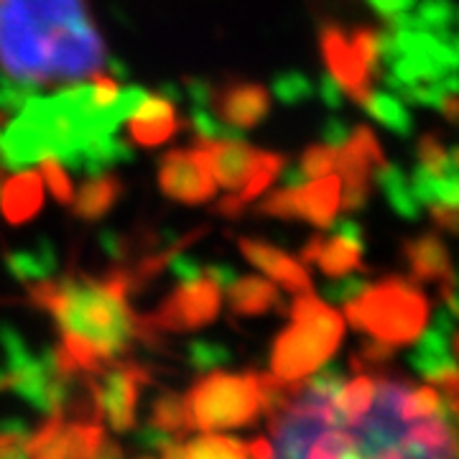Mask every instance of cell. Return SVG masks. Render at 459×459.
<instances>
[{
	"label": "cell",
	"instance_id": "57",
	"mask_svg": "<svg viewBox=\"0 0 459 459\" xmlns=\"http://www.w3.org/2000/svg\"><path fill=\"white\" fill-rule=\"evenodd\" d=\"M3 120H5V113H3V110H0V123H3Z\"/></svg>",
	"mask_w": 459,
	"mask_h": 459
},
{
	"label": "cell",
	"instance_id": "56",
	"mask_svg": "<svg viewBox=\"0 0 459 459\" xmlns=\"http://www.w3.org/2000/svg\"><path fill=\"white\" fill-rule=\"evenodd\" d=\"M11 388V376H8V370L0 365V391H8Z\"/></svg>",
	"mask_w": 459,
	"mask_h": 459
},
{
	"label": "cell",
	"instance_id": "55",
	"mask_svg": "<svg viewBox=\"0 0 459 459\" xmlns=\"http://www.w3.org/2000/svg\"><path fill=\"white\" fill-rule=\"evenodd\" d=\"M304 181H307V177H304L301 166L291 164L286 169V174H283V184H286V186H301Z\"/></svg>",
	"mask_w": 459,
	"mask_h": 459
},
{
	"label": "cell",
	"instance_id": "51",
	"mask_svg": "<svg viewBox=\"0 0 459 459\" xmlns=\"http://www.w3.org/2000/svg\"><path fill=\"white\" fill-rule=\"evenodd\" d=\"M204 273H207L220 289H228L230 283H232V279H235V271H232L230 265H210V268H204Z\"/></svg>",
	"mask_w": 459,
	"mask_h": 459
},
{
	"label": "cell",
	"instance_id": "9",
	"mask_svg": "<svg viewBox=\"0 0 459 459\" xmlns=\"http://www.w3.org/2000/svg\"><path fill=\"white\" fill-rule=\"evenodd\" d=\"M385 164L383 151L377 146L376 135L370 128H355L342 146L334 148V166L340 171L342 192H340V204L344 210L355 212L362 210L370 192V177L376 174L377 166Z\"/></svg>",
	"mask_w": 459,
	"mask_h": 459
},
{
	"label": "cell",
	"instance_id": "4",
	"mask_svg": "<svg viewBox=\"0 0 459 459\" xmlns=\"http://www.w3.org/2000/svg\"><path fill=\"white\" fill-rule=\"evenodd\" d=\"M347 319L376 340L409 344L416 342L427 327L429 301L411 281L385 279L376 286H365L352 301H347Z\"/></svg>",
	"mask_w": 459,
	"mask_h": 459
},
{
	"label": "cell",
	"instance_id": "3",
	"mask_svg": "<svg viewBox=\"0 0 459 459\" xmlns=\"http://www.w3.org/2000/svg\"><path fill=\"white\" fill-rule=\"evenodd\" d=\"M294 325L283 329L271 352V373L286 383H299L337 352L342 342L344 322L334 309L316 301V296L301 294L291 304Z\"/></svg>",
	"mask_w": 459,
	"mask_h": 459
},
{
	"label": "cell",
	"instance_id": "10",
	"mask_svg": "<svg viewBox=\"0 0 459 459\" xmlns=\"http://www.w3.org/2000/svg\"><path fill=\"white\" fill-rule=\"evenodd\" d=\"M100 439V421L66 424L65 413H51L41 427L29 434L26 455L29 459H92Z\"/></svg>",
	"mask_w": 459,
	"mask_h": 459
},
{
	"label": "cell",
	"instance_id": "47",
	"mask_svg": "<svg viewBox=\"0 0 459 459\" xmlns=\"http://www.w3.org/2000/svg\"><path fill=\"white\" fill-rule=\"evenodd\" d=\"M322 138H325V143L332 148H340L350 138V128L340 123V120H327V126H325V131H322Z\"/></svg>",
	"mask_w": 459,
	"mask_h": 459
},
{
	"label": "cell",
	"instance_id": "28",
	"mask_svg": "<svg viewBox=\"0 0 459 459\" xmlns=\"http://www.w3.org/2000/svg\"><path fill=\"white\" fill-rule=\"evenodd\" d=\"M360 105L368 110V113L373 115L376 120H380L385 128H391V131L398 133V135H409L411 133L409 110H406V105H403L398 98H394V95L370 90V92H368V98L362 100Z\"/></svg>",
	"mask_w": 459,
	"mask_h": 459
},
{
	"label": "cell",
	"instance_id": "18",
	"mask_svg": "<svg viewBox=\"0 0 459 459\" xmlns=\"http://www.w3.org/2000/svg\"><path fill=\"white\" fill-rule=\"evenodd\" d=\"M240 250L247 261L258 265L263 273H268L273 281H279L283 289H289L294 294H309L312 291V279H309L307 268L279 247L261 243V240L240 238Z\"/></svg>",
	"mask_w": 459,
	"mask_h": 459
},
{
	"label": "cell",
	"instance_id": "33",
	"mask_svg": "<svg viewBox=\"0 0 459 459\" xmlns=\"http://www.w3.org/2000/svg\"><path fill=\"white\" fill-rule=\"evenodd\" d=\"M273 95L286 105H299L314 95V84L301 72H283L273 80Z\"/></svg>",
	"mask_w": 459,
	"mask_h": 459
},
{
	"label": "cell",
	"instance_id": "7",
	"mask_svg": "<svg viewBox=\"0 0 459 459\" xmlns=\"http://www.w3.org/2000/svg\"><path fill=\"white\" fill-rule=\"evenodd\" d=\"M222 289L207 273L192 281H179V289L166 299L153 316L138 319V337L151 342L156 332H189L210 325L220 314Z\"/></svg>",
	"mask_w": 459,
	"mask_h": 459
},
{
	"label": "cell",
	"instance_id": "25",
	"mask_svg": "<svg viewBox=\"0 0 459 459\" xmlns=\"http://www.w3.org/2000/svg\"><path fill=\"white\" fill-rule=\"evenodd\" d=\"M8 271L16 276L21 283H33V281L49 279L56 271V253L49 240H39L33 250H16L5 258Z\"/></svg>",
	"mask_w": 459,
	"mask_h": 459
},
{
	"label": "cell",
	"instance_id": "12",
	"mask_svg": "<svg viewBox=\"0 0 459 459\" xmlns=\"http://www.w3.org/2000/svg\"><path fill=\"white\" fill-rule=\"evenodd\" d=\"M159 184L166 197L177 199L181 204H202L214 197L212 174L207 169V159L202 148H174L159 164Z\"/></svg>",
	"mask_w": 459,
	"mask_h": 459
},
{
	"label": "cell",
	"instance_id": "37",
	"mask_svg": "<svg viewBox=\"0 0 459 459\" xmlns=\"http://www.w3.org/2000/svg\"><path fill=\"white\" fill-rule=\"evenodd\" d=\"M395 344L383 342V340H365V342L358 347V352L352 355V365L355 370H373V368H380L383 362H388L394 358Z\"/></svg>",
	"mask_w": 459,
	"mask_h": 459
},
{
	"label": "cell",
	"instance_id": "49",
	"mask_svg": "<svg viewBox=\"0 0 459 459\" xmlns=\"http://www.w3.org/2000/svg\"><path fill=\"white\" fill-rule=\"evenodd\" d=\"M319 95L322 100L327 102L329 108H340L342 105V87L337 84V80L327 74V77H322V82H319Z\"/></svg>",
	"mask_w": 459,
	"mask_h": 459
},
{
	"label": "cell",
	"instance_id": "59",
	"mask_svg": "<svg viewBox=\"0 0 459 459\" xmlns=\"http://www.w3.org/2000/svg\"><path fill=\"white\" fill-rule=\"evenodd\" d=\"M138 459H153V457H138Z\"/></svg>",
	"mask_w": 459,
	"mask_h": 459
},
{
	"label": "cell",
	"instance_id": "54",
	"mask_svg": "<svg viewBox=\"0 0 459 459\" xmlns=\"http://www.w3.org/2000/svg\"><path fill=\"white\" fill-rule=\"evenodd\" d=\"M250 455H253V459H276L273 446L265 442V439H255V442H250Z\"/></svg>",
	"mask_w": 459,
	"mask_h": 459
},
{
	"label": "cell",
	"instance_id": "13",
	"mask_svg": "<svg viewBox=\"0 0 459 459\" xmlns=\"http://www.w3.org/2000/svg\"><path fill=\"white\" fill-rule=\"evenodd\" d=\"M457 329H455V314L449 309H439L434 327L424 332L416 352L409 362L427 377L429 383L444 388V394H457Z\"/></svg>",
	"mask_w": 459,
	"mask_h": 459
},
{
	"label": "cell",
	"instance_id": "53",
	"mask_svg": "<svg viewBox=\"0 0 459 459\" xmlns=\"http://www.w3.org/2000/svg\"><path fill=\"white\" fill-rule=\"evenodd\" d=\"M0 431H5V434H23V437L31 434V429H29V424L23 419H3L0 421Z\"/></svg>",
	"mask_w": 459,
	"mask_h": 459
},
{
	"label": "cell",
	"instance_id": "40",
	"mask_svg": "<svg viewBox=\"0 0 459 459\" xmlns=\"http://www.w3.org/2000/svg\"><path fill=\"white\" fill-rule=\"evenodd\" d=\"M365 286H368V283L362 279H358V276H340V281L327 283V286L322 289V294H325V299H329L332 304H347V301H352L355 296L360 294Z\"/></svg>",
	"mask_w": 459,
	"mask_h": 459
},
{
	"label": "cell",
	"instance_id": "30",
	"mask_svg": "<svg viewBox=\"0 0 459 459\" xmlns=\"http://www.w3.org/2000/svg\"><path fill=\"white\" fill-rule=\"evenodd\" d=\"M184 459H247V446L230 437H199L184 446Z\"/></svg>",
	"mask_w": 459,
	"mask_h": 459
},
{
	"label": "cell",
	"instance_id": "35",
	"mask_svg": "<svg viewBox=\"0 0 459 459\" xmlns=\"http://www.w3.org/2000/svg\"><path fill=\"white\" fill-rule=\"evenodd\" d=\"M39 164H41V179H47L51 195L56 197V202L69 204L72 197H74V192H72V179H69V174H66L65 166L59 164L54 156H44Z\"/></svg>",
	"mask_w": 459,
	"mask_h": 459
},
{
	"label": "cell",
	"instance_id": "39",
	"mask_svg": "<svg viewBox=\"0 0 459 459\" xmlns=\"http://www.w3.org/2000/svg\"><path fill=\"white\" fill-rule=\"evenodd\" d=\"M36 87L31 84H18L8 77H0V110H21L29 100L33 98Z\"/></svg>",
	"mask_w": 459,
	"mask_h": 459
},
{
	"label": "cell",
	"instance_id": "50",
	"mask_svg": "<svg viewBox=\"0 0 459 459\" xmlns=\"http://www.w3.org/2000/svg\"><path fill=\"white\" fill-rule=\"evenodd\" d=\"M186 92H189V98H192V105H204V108H210L212 87L207 82H202V80H189V82H186Z\"/></svg>",
	"mask_w": 459,
	"mask_h": 459
},
{
	"label": "cell",
	"instance_id": "5",
	"mask_svg": "<svg viewBox=\"0 0 459 459\" xmlns=\"http://www.w3.org/2000/svg\"><path fill=\"white\" fill-rule=\"evenodd\" d=\"M197 146L207 159V169L214 184L230 189L228 197L220 199L217 204V212L225 217H240L247 204L261 197L268 184H273L286 164L283 156L250 148L243 138H230V141L199 138Z\"/></svg>",
	"mask_w": 459,
	"mask_h": 459
},
{
	"label": "cell",
	"instance_id": "36",
	"mask_svg": "<svg viewBox=\"0 0 459 459\" xmlns=\"http://www.w3.org/2000/svg\"><path fill=\"white\" fill-rule=\"evenodd\" d=\"M189 360L197 370H214V368H222L230 362V352L225 344L207 342V340H197V342L189 344L186 350Z\"/></svg>",
	"mask_w": 459,
	"mask_h": 459
},
{
	"label": "cell",
	"instance_id": "43",
	"mask_svg": "<svg viewBox=\"0 0 459 459\" xmlns=\"http://www.w3.org/2000/svg\"><path fill=\"white\" fill-rule=\"evenodd\" d=\"M26 439L23 434H5L0 431V459H29L26 455Z\"/></svg>",
	"mask_w": 459,
	"mask_h": 459
},
{
	"label": "cell",
	"instance_id": "48",
	"mask_svg": "<svg viewBox=\"0 0 459 459\" xmlns=\"http://www.w3.org/2000/svg\"><path fill=\"white\" fill-rule=\"evenodd\" d=\"M377 13L383 18H391L395 13H403V11H411L416 0H368Z\"/></svg>",
	"mask_w": 459,
	"mask_h": 459
},
{
	"label": "cell",
	"instance_id": "27",
	"mask_svg": "<svg viewBox=\"0 0 459 459\" xmlns=\"http://www.w3.org/2000/svg\"><path fill=\"white\" fill-rule=\"evenodd\" d=\"M148 424L164 429V431L174 434V437H181L189 429H195L192 413L186 409V401L177 394H164L153 401V406H151V421Z\"/></svg>",
	"mask_w": 459,
	"mask_h": 459
},
{
	"label": "cell",
	"instance_id": "34",
	"mask_svg": "<svg viewBox=\"0 0 459 459\" xmlns=\"http://www.w3.org/2000/svg\"><path fill=\"white\" fill-rule=\"evenodd\" d=\"M344 383H347V377H344L342 368L334 365V362H329L322 370H316V376L309 377L301 388L309 391V394L319 395V398H334Z\"/></svg>",
	"mask_w": 459,
	"mask_h": 459
},
{
	"label": "cell",
	"instance_id": "31",
	"mask_svg": "<svg viewBox=\"0 0 459 459\" xmlns=\"http://www.w3.org/2000/svg\"><path fill=\"white\" fill-rule=\"evenodd\" d=\"M416 18L421 23L424 31H434L449 39V36H457L455 33V21H457V11H455V3L452 0H421Z\"/></svg>",
	"mask_w": 459,
	"mask_h": 459
},
{
	"label": "cell",
	"instance_id": "29",
	"mask_svg": "<svg viewBox=\"0 0 459 459\" xmlns=\"http://www.w3.org/2000/svg\"><path fill=\"white\" fill-rule=\"evenodd\" d=\"M444 411V398L434 388H413L409 385L401 401H398V419L403 424L409 421H421V419H431V416H439L442 419Z\"/></svg>",
	"mask_w": 459,
	"mask_h": 459
},
{
	"label": "cell",
	"instance_id": "23",
	"mask_svg": "<svg viewBox=\"0 0 459 459\" xmlns=\"http://www.w3.org/2000/svg\"><path fill=\"white\" fill-rule=\"evenodd\" d=\"M123 197V184L110 174H95L84 181L77 197H72V212L80 220H100L115 207V202Z\"/></svg>",
	"mask_w": 459,
	"mask_h": 459
},
{
	"label": "cell",
	"instance_id": "15",
	"mask_svg": "<svg viewBox=\"0 0 459 459\" xmlns=\"http://www.w3.org/2000/svg\"><path fill=\"white\" fill-rule=\"evenodd\" d=\"M322 51L327 59L329 74L337 80L355 102H362L368 98V92L373 90V72L360 59V54L355 51L350 36L340 26H322Z\"/></svg>",
	"mask_w": 459,
	"mask_h": 459
},
{
	"label": "cell",
	"instance_id": "42",
	"mask_svg": "<svg viewBox=\"0 0 459 459\" xmlns=\"http://www.w3.org/2000/svg\"><path fill=\"white\" fill-rule=\"evenodd\" d=\"M169 268H171V273L177 276V281H192L197 279L204 273V268L199 265L195 258H189V255H181V253H174L169 263H166Z\"/></svg>",
	"mask_w": 459,
	"mask_h": 459
},
{
	"label": "cell",
	"instance_id": "14",
	"mask_svg": "<svg viewBox=\"0 0 459 459\" xmlns=\"http://www.w3.org/2000/svg\"><path fill=\"white\" fill-rule=\"evenodd\" d=\"M95 383L98 403L102 416L113 431H128L135 424V403L138 394L148 383V373L138 365H108Z\"/></svg>",
	"mask_w": 459,
	"mask_h": 459
},
{
	"label": "cell",
	"instance_id": "17",
	"mask_svg": "<svg viewBox=\"0 0 459 459\" xmlns=\"http://www.w3.org/2000/svg\"><path fill=\"white\" fill-rule=\"evenodd\" d=\"M329 228H334L332 238H322L316 255H314V265L322 268V273H327L332 279L347 276L352 271L362 268V228L352 220H337Z\"/></svg>",
	"mask_w": 459,
	"mask_h": 459
},
{
	"label": "cell",
	"instance_id": "24",
	"mask_svg": "<svg viewBox=\"0 0 459 459\" xmlns=\"http://www.w3.org/2000/svg\"><path fill=\"white\" fill-rule=\"evenodd\" d=\"M376 394V380L370 376H360L350 383H344L332 398V406L337 413V424L342 429H355L368 413Z\"/></svg>",
	"mask_w": 459,
	"mask_h": 459
},
{
	"label": "cell",
	"instance_id": "58",
	"mask_svg": "<svg viewBox=\"0 0 459 459\" xmlns=\"http://www.w3.org/2000/svg\"><path fill=\"white\" fill-rule=\"evenodd\" d=\"M0 192H3V174H0Z\"/></svg>",
	"mask_w": 459,
	"mask_h": 459
},
{
	"label": "cell",
	"instance_id": "26",
	"mask_svg": "<svg viewBox=\"0 0 459 459\" xmlns=\"http://www.w3.org/2000/svg\"><path fill=\"white\" fill-rule=\"evenodd\" d=\"M373 177L377 179L383 195L391 202V207H394L395 212L401 214V217H406V220H416L419 217V199L413 197L409 179H406V174L398 166H391L385 161L383 166H377Z\"/></svg>",
	"mask_w": 459,
	"mask_h": 459
},
{
	"label": "cell",
	"instance_id": "8",
	"mask_svg": "<svg viewBox=\"0 0 459 459\" xmlns=\"http://www.w3.org/2000/svg\"><path fill=\"white\" fill-rule=\"evenodd\" d=\"M340 192H342V181L325 174L312 184L304 181L301 186L279 189L276 195H271L258 204V214L281 217V220L301 217L316 228H329L340 210Z\"/></svg>",
	"mask_w": 459,
	"mask_h": 459
},
{
	"label": "cell",
	"instance_id": "21",
	"mask_svg": "<svg viewBox=\"0 0 459 459\" xmlns=\"http://www.w3.org/2000/svg\"><path fill=\"white\" fill-rule=\"evenodd\" d=\"M225 291H228L230 309L238 316H258V314L283 309V301H281L276 286L263 279H253V276L238 279L235 276Z\"/></svg>",
	"mask_w": 459,
	"mask_h": 459
},
{
	"label": "cell",
	"instance_id": "16",
	"mask_svg": "<svg viewBox=\"0 0 459 459\" xmlns=\"http://www.w3.org/2000/svg\"><path fill=\"white\" fill-rule=\"evenodd\" d=\"M210 108L232 128H255L271 110V98L261 84L230 82L212 87Z\"/></svg>",
	"mask_w": 459,
	"mask_h": 459
},
{
	"label": "cell",
	"instance_id": "20",
	"mask_svg": "<svg viewBox=\"0 0 459 459\" xmlns=\"http://www.w3.org/2000/svg\"><path fill=\"white\" fill-rule=\"evenodd\" d=\"M3 214L11 225H23L44 204V179L36 171H21L13 179L5 181L0 192Z\"/></svg>",
	"mask_w": 459,
	"mask_h": 459
},
{
	"label": "cell",
	"instance_id": "19",
	"mask_svg": "<svg viewBox=\"0 0 459 459\" xmlns=\"http://www.w3.org/2000/svg\"><path fill=\"white\" fill-rule=\"evenodd\" d=\"M179 128L177 123V110H174V100L156 95V98H143L141 105L128 115V133L135 143L141 146H159L166 143Z\"/></svg>",
	"mask_w": 459,
	"mask_h": 459
},
{
	"label": "cell",
	"instance_id": "1",
	"mask_svg": "<svg viewBox=\"0 0 459 459\" xmlns=\"http://www.w3.org/2000/svg\"><path fill=\"white\" fill-rule=\"evenodd\" d=\"M29 294L36 307L54 314L65 337L62 347L87 376H100L138 337L123 271H113L105 279L69 273L62 281H33Z\"/></svg>",
	"mask_w": 459,
	"mask_h": 459
},
{
	"label": "cell",
	"instance_id": "38",
	"mask_svg": "<svg viewBox=\"0 0 459 459\" xmlns=\"http://www.w3.org/2000/svg\"><path fill=\"white\" fill-rule=\"evenodd\" d=\"M299 166H301L307 179H319V177H325V174H329L334 169V148L312 146L309 151H304Z\"/></svg>",
	"mask_w": 459,
	"mask_h": 459
},
{
	"label": "cell",
	"instance_id": "44",
	"mask_svg": "<svg viewBox=\"0 0 459 459\" xmlns=\"http://www.w3.org/2000/svg\"><path fill=\"white\" fill-rule=\"evenodd\" d=\"M92 87V102L102 108V105H110L115 98H117V92H120V87H117V80L115 77H102L98 72V80L95 84H90Z\"/></svg>",
	"mask_w": 459,
	"mask_h": 459
},
{
	"label": "cell",
	"instance_id": "6",
	"mask_svg": "<svg viewBox=\"0 0 459 459\" xmlns=\"http://www.w3.org/2000/svg\"><path fill=\"white\" fill-rule=\"evenodd\" d=\"M184 401L192 413L195 427L202 431L247 427L255 421L261 411L258 376L255 373L230 376V373L214 370L197 380Z\"/></svg>",
	"mask_w": 459,
	"mask_h": 459
},
{
	"label": "cell",
	"instance_id": "45",
	"mask_svg": "<svg viewBox=\"0 0 459 459\" xmlns=\"http://www.w3.org/2000/svg\"><path fill=\"white\" fill-rule=\"evenodd\" d=\"M431 217H434V222L442 230H446V232H457V207H452V204H431Z\"/></svg>",
	"mask_w": 459,
	"mask_h": 459
},
{
	"label": "cell",
	"instance_id": "46",
	"mask_svg": "<svg viewBox=\"0 0 459 459\" xmlns=\"http://www.w3.org/2000/svg\"><path fill=\"white\" fill-rule=\"evenodd\" d=\"M100 243L105 247V253L115 258V261H123L126 258V253L131 250V246L120 238V235H115L110 230H105V232H100Z\"/></svg>",
	"mask_w": 459,
	"mask_h": 459
},
{
	"label": "cell",
	"instance_id": "41",
	"mask_svg": "<svg viewBox=\"0 0 459 459\" xmlns=\"http://www.w3.org/2000/svg\"><path fill=\"white\" fill-rule=\"evenodd\" d=\"M171 442H177V437L164 431V429L153 427V424H146V427H141L135 431V446L143 449V452H159L161 455Z\"/></svg>",
	"mask_w": 459,
	"mask_h": 459
},
{
	"label": "cell",
	"instance_id": "2",
	"mask_svg": "<svg viewBox=\"0 0 459 459\" xmlns=\"http://www.w3.org/2000/svg\"><path fill=\"white\" fill-rule=\"evenodd\" d=\"M115 133L105 108L92 102L90 84H74L54 98H31L13 123L0 133V161L5 169H26L54 156L65 166L95 135Z\"/></svg>",
	"mask_w": 459,
	"mask_h": 459
},
{
	"label": "cell",
	"instance_id": "32",
	"mask_svg": "<svg viewBox=\"0 0 459 459\" xmlns=\"http://www.w3.org/2000/svg\"><path fill=\"white\" fill-rule=\"evenodd\" d=\"M192 128L197 131L199 138L204 141H230V138H240V128H232L228 123H222L214 113H210L204 105H192Z\"/></svg>",
	"mask_w": 459,
	"mask_h": 459
},
{
	"label": "cell",
	"instance_id": "22",
	"mask_svg": "<svg viewBox=\"0 0 459 459\" xmlns=\"http://www.w3.org/2000/svg\"><path fill=\"white\" fill-rule=\"evenodd\" d=\"M403 253H406L413 279L442 281L452 273L449 250L437 235H421L416 240H409Z\"/></svg>",
	"mask_w": 459,
	"mask_h": 459
},
{
	"label": "cell",
	"instance_id": "52",
	"mask_svg": "<svg viewBox=\"0 0 459 459\" xmlns=\"http://www.w3.org/2000/svg\"><path fill=\"white\" fill-rule=\"evenodd\" d=\"M92 459H126V457H123V449H120L117 444L102 437L98 444V449H95V455H92Z\"/></svg>",
	"mask_w": 459,
	"mask_h": 459
},
{
	"label": "cell",
	"instance_id": "11",
	"mask_svg": "<svg viewBox=\"0 0 459 459\" xmlns=\"http://www.w3.org/2000/svg\"><path fill=\"white\" fill-rule=\"evenodd\" d=\"M18 21L29 29L33 39L49 51L72 33L77 26L90 21L84 0H5Z\"/></svg>",
	"mask_w": 459,
	"mask_h": 459
}]
</instances>
